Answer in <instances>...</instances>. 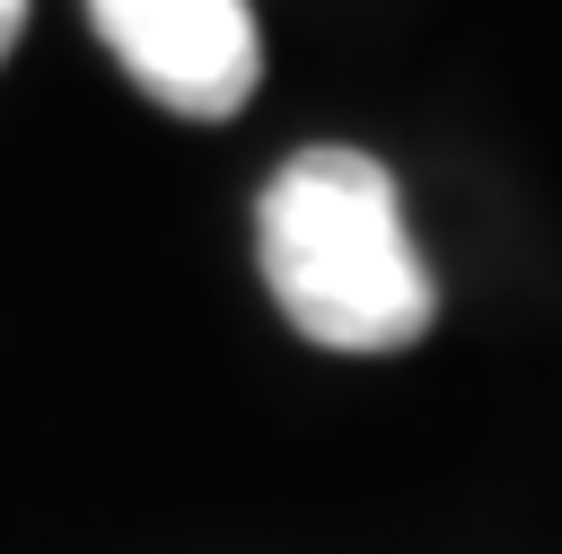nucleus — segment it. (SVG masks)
Listing matches in <instances>:
<instances>
[{
    "label": "nucleus",
    "mask_w": 562,
    "mask_h": 554,
    "mask_svg": "<svg viewBox=\"0 0 562 554\" xmlns=\"http://www.w3.org/2000/svg\"><path fill=\"white\" fill-rule=\"evenodd\" d=\"M18 26H26V0H0V62H9V44H18Z\"/></svg>",
    "instance_id": "7ed1b4c3"
},
{
    "label": "nucleus",
    "mask_w": 562,
    "mask_h": 554,
    "mask_svg": "<svg viewBox=\"0 0 562 554\" xmlns=\"http://www.w3.org/2000/svg\"><path fill=\"white\" fill-rule=\"evenodd\" d=\"M114 62L193 123H228L263 79V35L246 0H88Z\"/></svg>",
    "instance_id": "f03ea898"
},
{
    "label": "nucleus",
    "mask_w": 562,
    "mask_h": 554,
    "mask_svg": "<svg viewBox=\"0 0 562 554\" xmlns=\"http://www.w3.org/2000/svg\"><path fill=\"white\" fill-rule=\"evenodd\" d=\"M255 246L281 317L325 352H404L439 308L430 264L404 229L395 176L369 149H342V141L299 149L263 185Z\"/></svg>",
    "instance_id": "f257e3e1"
}]
</instances>
